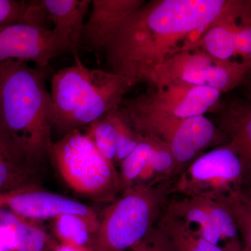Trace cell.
Returning <instances> with one entry per match:
<instances>
[{"label": "cell", "mask_w": 251, "mask_h": 251, "mask_svg": "<svg viewBox=\"0 0 251 251\" xmlns=\"http://www.w3.org/2000/svg\"><path fill=\"white\" fill-rule=\"evenodd\" d=\"M227 0H158L143 5L117 27L105 50L111 72L132 85L147 81L167 59L188 49L216 19Z\"/></svg>", "instance_id": "cell-1"}, {"label": "cell", "mask_w": 251, "mask_h": 251, "mask_svg": "<svg viewBox=\"0 0 251 251\" xmlns=\"http://www.w3.org/2000/svg\"><path fill=\"white\" fill-rule=\"evenodd\" d=\"M43 70L23 61L0 62L1 130L37 169L49 157L54 124L53 103Z\"/></svg>", "instance_id": "cell-2"}, {"label": "cell", "mask_w": 251, "mask_h": 251, "mask_svg": "<svg viewBox=\"0 0 251 251\" xmlns=\"http://www.w3.org/2000/svg\"><path fill=\"white\" fill-rule=\"evenodd\" d=\"M174 192L168 181L139 184L122 191L99 218L92 251H126L146 237L168 197Z\"/></svg>", "instance_id": "cell-3"}, {"label": "cell", "mask_w": 251, "mask_h": 251, "mask_svg": "<svg viewBox=\"0 0 251 251\" xmlns=\"http://www.w3.org/2000/svg\"><path fill=\"white\" fill-rule=\"evenodd\" d=\"M49 157L63 181L77 194L110 201L122 191L115 163L105 159L79 128L52 143Z\"/></svg>", "instance_id": "cell-4"}, {"label": "cell", "mask_w": 251, "mask_h": 251, "mask_svg": "<svg viewBox=\"0 0 251 251\" xmlns=\"http://www.w3.org/2000/svg\"><path fill=\"white\" fill-rule=\"evenodd\" d=\"M221 92L208 87L173 85L153 87L122 101L120 108L137 133L145 135L165 122L201 116L219 105Z\"/></svg>", "instance_id": "cell-5"}, {"label": "cell", "mask_w": 251, "mask_h": 251, "mask_svg": "<svg viewBox=\"0 0 251 251\" xmlns=\"http://www.w3.org/2000/svg\"><path fill=\"white\" fill-rule=\"evenodd\" d=\"M251 68V59L220 60L199 48L173 54L150 74L147 82L153 87L187 85L208 87L228 92L242 85Z\"/></svg>", "instance_id": "cell-6"}, {"label": "cell", "mask_w": 251, "mask_h": 251, "mask_svg": "<svg viewBox=\"0 0 251 251\" xmlns=\"http://www.w3.org/2000/svg\"><path fill=\"white\" fill-rule=\"evenodd\" d=\"M174 192L223 199L244 187L242 163L227 144L201 154L179 175Z\"/></svg>", "instance_id": "cell-7"}, {"label": "cell", "mask_w": 251, "mask_h": 251, "mask_svg": "<svg viewBox=\"0 0 251 251\" xmlns=\"http://www.w3.org/2000/svg\"><path fill=\"white\" fill-rule=\"evenodd\" d=\"M171 200L164 214L190 233L221 248L239 242L233 216L221 201L197 196H181Z\"/></svg>", "instance_id": "cell-8"}, {"label": "cell", "mask_w": 251, "mask_h": 251, "mask_svg": "<svg viewBox=\"0 0 251 251\" xmlns=\"http://www.w3.org/2000/svg\"><path fill=\"white\" fill-rule=\"evenodd\" d=\"M77 50L55 29L14 23L0 27V62L8 60L31 62L44 69L51 59Z\"/></svg>", "instance_id": "cell-9"}, {"label": "cell", "mask_w": 251, "mask_h": 251, "mask_svg": "<svg viewBox=\"0 0 251 251\" xmlns=\"http://www.w3.org/2000/svg\"><path fill=\"white\" fill-rule=\"evenodd\" d=\"M1 209L11 211L20 217L34 222L53 219L64 214H75L91 219H99L96 211L90 206L46 191L39 186L0 193Z\"/></svg>", "instance_id": "cell-10"}, {"label": "cell", "mask_w": 251, "mask_h": 251, "mask_svg": "<svg viewBox=\"0 0 251 251\" xmlns=\"http://www.w3.org/2000/svg\"><path fill=\"white\" fill-rule=\"evenodd\" d=\"M139 145L120 165L122 192L136 185L163 182L174 176L175 161L168 143L151 135H141Z\"/></svg>", "instance_id": "cell-11"}, {"label": "cell", "mask_w": 251, "mask_h": 251, "mask_svg": "<svg viewBox=\"0 0 251 251\" xmlns=\"http://www.w3.org/2000/svg\"><path fill=\"white\" fill-rule=\"evenodd\" d=\"M132 87L126 77L97 69L92 85L64 128V135L120 108L124 96Z\"/></svg>", "instance_id": "cell-12"}, {"label": "cell", "mask_w": 251, "mask_h": 251, "mask_svg": "<svg viewBox=\"0 0 251 251\" xmlns=\"http://www.w3.org/2000/svg\"><path fill=\"white\" fill-rule=\"evenodd\" d=\"M75 64L54 74L52 80V97L54 108L53 128L63 133L64 128L81 100L90 88L97 69L86 67L78 56Z\"/></svg>", "instance_id": "cell-13"}, {"label": "cell", "mask_w": 251, "mask_h": 251, "mask_svg": "<svg viewBox=\"0 0 251 251\" xmlns=\"http://www.w3.org/2000/svg\"><path fill=\"white\" fill-rule=\"evenodd\" d=\"M144 3L140 0L92 1L90 17L82 29L80 47L92 52L105 50L117 27Z\"/></svg>", "instance_id": "cell-14"}, {"label": "cell", "mask_w": 251, "mask_h": 251, "mask_svg": "<svg viewBox=\"0 0 251 251\" xmlns=\"http://www.w3.org/2000/svg\"><path fill=\"white\" fill-rule=\"evenodd\" d=\"M215 125L204 115L180 120L173 126L165 142L175 161L174 176H179L204 149L217 138Z\"/></svg>", "instance_id": "cell-15"}, {"label": "cell", "mask_w": 251, "mask_h": 251, "mask_svg": "<svg viewBox=\"0 0 251 251\" xmlns=\"http://www.w3.org/2000/svg\"><path fill=\"white\" fill-rule=\"evenodd\" d=\"M219 109V130L240 160L244 187L251 190V101L234 100Z\"/></svg>", "instance_id": "cell-16"}, {"label": "cell", "mask_w": 251, "mask_h": 251, "mask_svg": "<svg viewBox=\"0 0 251 251\" xmlns=\"http://www.w3.org/2000/svg\"><path fill=\"white\" fill-rule=\"evenodd\" d=\"M246 5L247 1L227 0L219 16L200 39L186 49L199 48L220 60H233L236 57L234 25Z\"/></svg>", "instance_id": "cell-17"}, {"label": "cell", "mask_w": 251, "mask_h": 251, "mask_svg": "<svg viewBox=\"0 0 251 251\" xmlns=\"http://www.w3.org/2000/svg\"><path fill=\"white\" fill-rule=\"evenodd\" d=\"M49 234L34 221L11 211L0 210V249L6 251H46Z\"/></svg>", "instance_id": "cell-18"}, {"label": "cell", "mask_w": 251, "mask_h": 251, "mask_svg": "<svg viewBox=\"0 0 251 251\" xmlns=\"http://www.w3.org/2000/svg\"><path fill=\"white\" fill-rule=\"evenodd\" d=\"M40 3L49 24L77 50L90 0H40Z\"/></svg>", "instance_id": "cell-19"}, {"label": "cell", "mask_w": 251, "mask_h": 251, "mask_svg": "<svg viewBox=\"0 0 251 251\" xmlns=\"http://www.w3.org/2000/svg\"><path fill=\"white\" fill-rule=\"evenodd\" d=\"M39 169L31 165L0 132V193L39 186Z\"/></svg>", "instance_id": "cell-20"}, {"label": "cell", "mask_w": 251, "mask_h": 251, "mask_svg": "<svg viewBox=\"0 0 251 251\" xmlns=\"http://www.w3.org/2000/svg\"><path fill=\"white\" fill-rule=\"evenodd\" d=\"M53 220L54 232L61 244L92 251L99 218L94 219L78 214H64Z\"/></svg>", "instance_id": "cell-21"}, {"label": "cell", "mask_w": 251, "mask_h": 251, "mask_svg": "<svg viewBox=\"0 0 251 251\" xmlns=\"http://www.w3.org/2000/svg\"><path fill=\"white\" fill-rule=\"evenodd\" d=\"M170 251H224L204 238L190 233L166 214L156 226Z\"/></svg>", "instance_id": "cell-22"}, {"label": "cell", "mask_w": 251, "mask_h": 251, "mask_svg": "<svg viewBox=\"0 0 251 251\" xmlns=\"http://www.w3.org/2000/svg\"><path fill=\"white\" fill-rule=\"evenodd\" d=\"M230 211L242 236L243 248L251 251V190L242 187L220 200Z\"/></svg>", "instance_id": "cell-23"}, {"label": "cell", "mask_w": 251, "mask_h": 251, "mask_svg": "<svg viewBox=\"0 0 251 251\" xmlns=\"http://www.w3.org/2000/svg\"><path fill=\"white\" fill-rule=\"evenodd\" d=\"M85 132L100 154L115 164L117 131L110 113L87 125Z\"/></svg>", "instance_id": "cell-24"}, {"label": "cell", "mask_w": 251, "mask_h": 251, "mask_svg": "<svg viewBox=\"0 0 251 251\" xmlns=\"http://www.w3.org/2000/svg\"><path fill=\"white\" fill-rule=\"evenodd\" d=\"M110 115L117 131L115 163H118L120 166L122 162L136 149L142 136L137 133L120 106L117 110L110 112Z\"/></svg>", "instance_id": "cell-25"}, {"label": "cell", "mask_w": 251, "mask_h": 251, "mask_svg": "<svg viewBox=\"0 0 251 251\" xmlns=\"http://www.w3.org/2000/svg\"><path fill=\"white\" fill-rule=\"evenodd\" d=\"M234 25L236 56L242 61L251 59V9L249 1Z\"/></svg>", "instance_id": "cell-26"}, {"label": "cell", "mask_w": 251, "mask_h": 251, "mask_svg": "<svg viewBox=\"0 0 251 251\" xmlns=\"http://www.w3.org/2000/svg\"><path fill=\"white\" fill-rule=\"evenodd\" d=\"M27 1L0 0V27L22 23Z\"/></svg>", "instance_id": "cell-27"}, {"label": "cell", "mask_w": 251, "mask_h": 251, "mask_svg": "<svg viewBox=\"0 0 251 251\" xmlns=\"http://www.w3.org/2000/svg\"><path fill=\"white\" fill-rule=\"evenodd\" d=\"M129 251H170L156 226L143 239L130 248Z\"/></svg>", "instance_id": "cell-28"}, {"label": "cell", "mask_w": 251, "mask_h": 251, "mask_svg": "<svg viewBox=\"0 0 251 251\" xmlns=\"http://www.w3.org/2000/svg\"><path fill=\"white\" fill-rule=\"evenodd\" d=\"M242 85H244V88H245V92L247 94V97H249V100L251 101V68L247 73Z\"/></svg>", "instance_id": "cell-29"}, {"label": "cell", "mask_w": 251, "mask_h": 251, "mask_svg": "<svg viewBox=\"0 0 251 251\" xmlns=\"http://www.w3.org/2000/svg\"><path fill=\"white\" fill-rule=\"evenodd\" d=\"M55 251H92L90 249H80V248H76L71 247V246L64 245L61 244L55 249Z\"/></svg>", "instance_id": "cell-30"}, {"label": "cell", "mask_w": 251, "mask_h": 251, "mask_svg": "<svg viewBox=\"0 0 251 251\" xmlns=\"http://www.w3.org/2000/svg\"><path fill=\"white\" fill-rule=\"evenodd\" d=\"M233 251H248L246 250V249H244L243 247L242 248H240V249H238L237 250H234Z\"/></svg>", "instance_id": "cell-31"}, {"label": "cell", "mask_w": 251, "mask_h": 251, "mask_svg": "<svg viewBox=\"0 0 251 251\" xmlns=\"http://www.w3.org/2000/svg\"><path fill=\"white\" fill-rule=\"evenodd\" d=\"M1 130V119H0V132Z\"/></svg>", "instance_id": "cell-32"}, {"label": "cell", "mask_w": 251, "mask_h": 251, "mask_svg": "<svg viewBox=\"0 0 251 251\" xmlns=\"http://www.w3.org/2000/svg\"><path fill=\"white\" fill-rule=\"evenodd\" d=\"M249 1V5H250V7L251 9V1Z\"/></svg>", "instance_id": "cell-33"}]
</instances>
